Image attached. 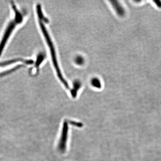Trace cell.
I'll use <instances>...</instances> for the list:
<instances>
[{
	"label": "cell",
	"instance_id": "6da1fadb",
	"mask_svg": "<svg viewBox=\"0 0 161 161\" xmlns=\"http://www.w3.org/2000/svg\"><path fill=\"white\" fill-rule=\"evenodd\" d=\"M13 8L15 14V18L13 21L10 22L9 25H8L7 29L5 32V33L4 34V36H3L2 41H1V44H0V56L2 54L3 48L5 47L6 42L8 40V38H9L12 32L14 29L17 24L18 23H21L22 20H23V16H22V14L19 11V10H18L16 7L14 5H13Z\"/></svg>",
	"mask_w": 161,
	"mask_h": 161
},
{
	"label": "cell",
	"instance_id": "7a4b0ae2",
	"mask_svg": "<svg viewBox=\"0 0 161 161\" xmlns=\"http://www.w3.org/2000/svg\"><path fill=\"white\" fill-rule=\"evenodd\" d=\"M40 26H41V29H42V31H43L45 39H46L47 41V43H48V46H49L50 48L52 59H53V62L54 64L55 69H56V71L58 72V77H59V78H60L61 81H62V83H63L65 85V87L67 88H69V85L67 84L65 80L64 79L62 75H61V73H60L59 67H58V62H57V58H56V53H55V52L54 47L53 46V43H52L51 40L50 39L49 36H48V33H47V31L45 29V27H44L43 23H40Z\"/></svg>",
	"mask_w": 161,
	"mask_h": 161
},
{
	"label": "cell",
	"instance_id": "3957f363",
	"mask_svg": "<svg viewBox=\"0 0 161 161\" xmlns=\"http://www.w3.org/2000/svg\"><path fill=\"white\" fill-rule=\"evenodd\" d=\"M68 134V125L67 122L65 121L64 123L61 137H60L59 145H58V149L60 152L64 153L66 150Z\"/></svg>",
	"mask_w": 161,
	"mask_h": 161
},
{
	"label": "cell",
	"instance_id": "277c9868",
	"mask_svg": "<svg viewBox=\"0 0 161 161\" xmlns=\"http://www.w3.org/2000/svg\"><path fill=\"white\" fill-rule=\"evenodd\" d=\"M92 84L93 86L95 87L96 88H100L101 87V82L98 78H93L92 80Z\"/></svg>",
	"mask_w": 161,
	"mask_h": 161
},
{
	"label": "cell",
	"instance_id": "5b68a950",
	"mask_svg": "<svg viewBox=\"0 0 161 161\" xmlns=\"http://www.w3.org/2000/svg\"><path fill=\"white\" fill-rule=\"evenodd\" d=\"M75 62L78 65H81V64H83L84 62L83 58L80 56L76 57V59H75Z\"/></svg>",
	"mask_w": 161,
	"mask_h": 161
},
{
	"label": "cell",
	"instance_id": "8992f818",
	"mask_svg": "<svg viewBox=\"0 0 161 161\" xmlns=\"http://www.w3.org/2000/svg\"><path fill=\"white\" fill-rule=\"evenodd\" d=\"M73 124V125H74L75 126H78L80 127L81 126V125L80 123H79L76 122H73L71 123V124Z\"/></svg>",
	"mask_w": 161,
	"mask_h": 161
}]
</instances>
